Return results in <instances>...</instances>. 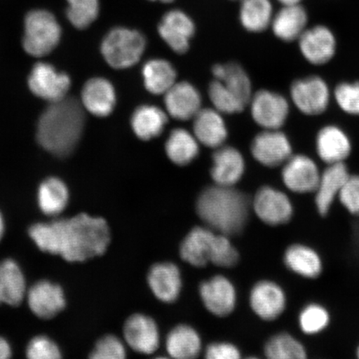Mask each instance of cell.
I'll return each mask as SVG.
<instances>
[{
	"mask_svg": "<svg viewBox=\"0 0 359 359\" xmlns=\"http://www.w3.org/2000/svg\"><path fill=\"white\" fill-rule=\"evenodd\" d=\"M316 150L318 158L326 165L344 163L352 154L353 143L340 126L327 124L318 130Z\"/></svg>",
	"mask_w": 359,
	"mask_h": 359,
	"instance_id": "4fadbf2b",
	"label": "cell"
},
{
	"mask_svg": "<svg viewBox=\"0 0 359 359\" xmlns=\"http://www.w3.org/2000/svg\"><path fill=\"white\" fill-rule=\"evenodd\" d=\"M222 114L215 109H201L193 118V134L202 145L214 149L224 145L228 130Z\"/></svg>",
	"mask_w": 359,
	"mask_h": 359,
	"instance_id": "d4e9b609",
	"label": "cell"
},
{
	"mask_svg": "<svg viewBox=\"0 0 359 359\" xmlns=\"http://www.w3.org/2000/svg\"><path fill=\"white\" fill-rule=\"evenodd\" d=\"M94 359H123L126 349L122 341L114 335H106L97 341L91 355Z\"/></svg>",
	"mask_w": 359,
	"mask_h": 359,
	"instance_id": "b9f144b4",
	"label": "cell"
},
{
	"mask_svg": "<svg viewBox=\"0 0 359 359\" xmlns=\"http://www.w3.org/2000/svg\"><path fill=\"white\" fill-rule=\"evenodd\" d=\"M123 334L129 346L137 353H154L159 347L158 327L151 318L144 314L136 313L128 318Z\"/></svg>",
	"mask_w": 359,
	"mask_h": 359,
	"instance_id": "d6986e66",
	"label": "cell"
},
{
	"mask_svg": "<svg viewBox=\"0 0 359 359\" xmlns=\"http://www.w3.org/2000/svg\"><path fill=\"white\" fill-rule=\"evenodd\" d=\"M28 83L34 95L55 102L64 100L70 88L71 79L69 75L60 73L55 67L39 62L31 71Z\"/></svg>",
	"mask_w": 359,
	"mask_h": 359,
	"instance_id": "7c38bea8",
	"label": "cell"
},
{
	"mask_svg": "<svg viewBox=\"0 0 359 359\" xmlns=\"http://www.w3.org/2000/svg\"><path fill=\"white\" fill-rule=\"evenodd\" d=\"M29 236L43 252L61 255L67 262H83L104 254L110 230L104 219L79 214L51 223H37Z\"/></svg>",
	"mask_w": 359,
	"mask_h": 359,
	"instance_id": "6da1fadb",
	"label": "cell"
},
{
	"mask_svg": "<svg viewBox=\"0 0 359 359\" xmlns=\"http://www.w3.org/2000/svg\"><path fill=\"white\" fill-rule=\"evenodd\" d=\"M333 98L337 106L345 114L359 116V81L337 84Z\"/></svg>",
	"mask_w": 359,
	"mask_h": 359,
	"instance_id": "ab89813d",
	"label": "cell"
},
{
	"mask_svg": "<svg viewBox=\"0 0 359 359\" xmlns=\"http://www.w3.org/2000/svg\"><path fill=\"white\" fill-rule=\"evenodd\" d=\"M142 74L146 89L154 95H164L177 83L174 66L161 58L147 61L142 67Z\"/></svg>",
	"mask_w": 359,
	"mask_h": 359,
	"instance_id": "f546056e",
	"label": "cell"
},
{
	"mask_svg": "<svg viewBox=\"0 0 359 359\" xmlns=\"http://www.w3.org/2000/svg\"><path fill=\"white\" fill-rule=\"evenodd\" d=\"M273 15L271 0H241V24L249 32H263L271 25Z\"/></svg>",
	"mask_w": 359,
	"mask_h": 359,
	"instance_id": "836d02e7",
	"label": "cell"
},
{
	"mask_svg": "<svg viewBox=\"0 0 359 359\" xmlns=\"http://www.w3.org/2000/svg\"><path fill=\"white\" fill-rule=\"evenodd\" d=\"M309 15L302 4L282 6L271 22L273 34L282 41H298L308 28Z\"/></svg>",
	"mask_w": 359,
	"mask_h": 359,
	"instance_id": "cb8c5ba5",
	"label": "cell"
},
{
	"mask_svg": "<svg viewBox=\"0 0 359 359\" xmlns=\"http://www.w3.org/2000/svg\"><path fill=\"white\" fill-rule=\"evenodd\" d=\"M145 36L137 30L118 27L103 39L101 51L103 57L114 69H128L137 64L145 52Z\"/></svg>",
	"mask_w": 359,
	"mask_h": 359,
	"instance_id": "277c9868",
	"label": "cell"
},
{
	"mask_svg": "<svg viewBox=\"0 0 359 359\" xmlns=\"http://www.w3.org/2000/svg\"><path fill=\"white\" fill-rule=\"evenodd\" d=\"M164 103L168 114L178 121L194 118L201 109V93L190 83L179 82L164 94Z\"/></svg>",
	"mask_w": 359,
	"mask_h": 359,
	"instance_id": "e0dca14e",
	"label": "cell"
},
{
	"mask_svg": "<svg viewBox=\"0 0 359 359\" xmlns=\"http://www.w3.org/2000/svg\"><path fill=\"white\" fill-rule=\"evenodd\" d=\"M250 150L255 159L268 168L280 167L294 155L289 137L280 129H264L255 137Z\"/></svg>",
	"mask_w": 359,
	"mask_h": 359,
	"instance_id": "9c48e42d",
	"label": "cell"
},
{
	"mask_svg": "<svg viewBox=\"0 0 359 359\" xmlns=\"http://www.w3.org/2000/svg\"><path fill=\"white\" fill-rule=\"evenodd\" d=\"M210 169L215 184L234 187L245 173V163L241 152L231 146H222L215 149Z\"/></svg>",
	"mask_w": 359,
	"mask_h": 359,
	"instance_id": "ffe728a7",
	"label": "cell"
},
{
	"mask_svg": "<svg viewBox=\"0 0 359 359\" xmlns=\"http://www.w3.org/2000/svg\"><path fill=\"white\" fill-rule=\"evenodd\" d=\"M149 1L152 2H161L164 4H170L175 1V0H149Z\"/></svg>",
	"mask_w": 359,
	"mask_h": 359,
	"instance_id": "681fc988",
	"label": "cell"
},
{
	"mask_svg": "<svg viewBox=\"0 0 359 359\" xmlns=\"http://www.w3.org/2000/svg\"><path fill=\"white\" fill-rule=\"evenodd\" d=\"M250 306L264 320L279 318L286 308V296L280 285L272 281L262 280L255 285L250 295Z\"/></svg>",
	"mask_w": 359,
	"mask_h": 359,
	"instance_id": "ac0fdd59",
	"label": "cell"
},
{
	"mask_svg": "<svg viewBox=\"0 0 359 359\" xmlns=\"http://www.w3.org/2000/svg\"><path fill=\"white\" fill-rule=\"evenodd\" d=\"M326 165L321 172L320 182L314 191L316 210L323 217L330 213L345 182L351 175L346 163Z\"/></svg>",
	"mask_w": 359,
	"mask_h": 359,
	"instance_id": "9a60e30c",
	"label": "cell"
},
{
	"mask_svg": "<svg viewBox=\"0 0 359 359\" xmlns=\"http://www.w3.org/2000/svg\"><path fill=\"white\" fill-rule=\"evenodd\" d=\"M169 355L177 359H193L199 355L201 339L192 327L180 325L170 330L165 341Z\"/></svg>",
	"mask_w": 359,
	"mask_h": 359,
	"instance_id": "4dcf8cb0",
	"label": "cell"
},
{
	"mask_svg": "<svg viewBox=\"0 0 359 359\" xmlns=\"http://www.w3.org/2000/svg\"><path fill=\"white\" fill-rule=\"evenodd\" d=\"M290 97L296 109L302 114L316 116L329 109L333 92L329 83L317 75L294 81L290 86Z\"/></svg>",
	"mask_w": 359,
	"mask_h": 359,
	"instance_id": "8992f818",
	"label": "cell"
},
{
	"mask_svg": "<svg viewBox=\"0 0 359 359\" xmlns=\"http://www.w3.org/2000/svg\"><path fill=\"white\" fill-rule=\"evenodd\" d=\"M253 208L259 219L269 226L288 223L294 215V206L285 193L271 187H263L255 196Z\"/></svg>",
	"mask_w": 359,
	"mask_h": 359,
	"instance_id": "8fae6325",
	"label": "cell"
},
{
	"mask_svg": "<svg viewBox=\"0 0 359 359\" xmlns=\"http://www.w3.org/2000/svg\"><path fill=\"white\" fill-rule=\"evenodd\" d=\"M28 303L35 316L45 320L56 316L66 306L64 290L60 285L47 280L39 281L31 287Z\"/></svg>",
	"mask_w": 359,
	"mask_h": 359,
	"instance_id": "44dd1931",
	"label": "cell"
},
{
	"mask_svg": "<svg viewBox=\"0 0 359 359\" xmlns=\"http://www.w3.org/2000/svg\"><path fill=\"white\" fill-rule=\"evenodd\" d=\"M215 236L208 226L193 228L180 247V255L184 262L198 268L210 263Z\"/></svg>",
	"mask_w": 359,
	"mask_h": 359,
	"instance_id": "603a6c76",
	"label": "cell"
},
{
	"mask_svg": "<svg viewBox=\"0 0 359 359\" xmlns=\"http://www.w3.org/2000/svg\"><path fill=\"white\" fill-rule=\"evenodd\" d=\"M208 93L214 109L221 114H234L245 109L244 103L222 81L214 79L210 84Z\"/></svg>",
	"mask_w": 359,
	"mask_h": 359,
	"instance_id": "f35d334b",
	"label": "cell"
},
{
	"mask_svg": "<svg viewBox=\"0 0 359 359\" xmlns=\"http://www.w3.org/2000/svg\"><path fill=\"white\" fill-rule=\"evenodd\" d=\"M338 201L349 214L359 215V175H350Z\"/></svg>",
	"mask_w": 359,
	"mask_h": 359,
	"instance_id": "ee69618b",
	"label": "cell"
},
{
	"mask_svg": "<svg viewBox=\"0 0 359 359\" xmlns=\"http://www.w3.org/2000/svg\"><path fill=\"white\" fill-rule=\"evenodd\" d=\"M4 234V217H3L2 214H1V212H0V241H1Z\"/></svg>",
	"mask_w": 359,
	"mask_h": 359,
	"instance_id": "c3c4849f",
	"label": "cell"
},
{
	"mask_svg": "<svg viewBox=\"0 0 359 359\" xmlns=\"http://www.w3.org/2000/svg\"><path fill=\"white\" fill-rule=\"evenodd\" d=\"M200 295L205 307L215 316L226 317L236 307V292L234 285L222 276H217L201 283Z\"/></svg>",
	"mask_w": 359,
	"mask_h": 359,
	"instance_id": "2e32d148",
	"label": "cell"
},
{
	"mask_svg": "<svg viewBox=\"0 0 359 359\" xmlns=\"http://www.w3.org/2000/svg\"><path fill=\"white\" fill-rule=\"evenodd\" d=\"M66 15L71 25L79 29L88 28L100 12V0H66Z\"/></svg>",
	"mask_w": 359,
	"mask_h": 359,
	"instance_id": "8d00e7d4",
	"label": "cell"
},
{
	"mask_svg": "<svg viewBox=\"0 0 359 359\" xmlns=\"http://www.w3.org/2000/svg\"><path fill=\"white\" fill-rule=\"evenodd\" d=\"M82 102L85 109L97 116L111 114L116 104V93L109 80L95 78L88 81L82 92Z\"/></svg>",
	"mask_w": 359,
	"mask_h": 359,
	"instance_id": "484cf974",
	"label": "cell"
},
{
	"mask_svg": "<svg viewBox=\"0 0 359 359\" xmlns=\"http://www.w3.org/2000/svg\"><path fill=\"white\" fill-rule=\"evenodd\" d=\"M321 170L316 161L306 155H293L283 165L281 177L285 186L296 194L314 193Z\"/></svg>",
	"mask_w": 359,
	"mask_h": 359,
	"instance_id": "30bf717a",
	"label": "cell"
},
{
	"mask_svg": "<svg viewBox=\"0 0 359 359\" xmlns=\"http://www.w3.org/2000/svg\"><path fill=\"white\" fill-rule=\"evenodd\" d=\"M282 6H290V4H302L303 0H278Z\"/></svg>",
	"mask_w": 359,
	"mask_h": 359,
	"instance_id": "7dc6e473",
	"label": "cell"
},
{
	"mask_svg": "<svg viewBox=\"0 0 359 359\" xmlns=\"http://www.w3.org/2000/svg\"><path fill=\"white\" fill-rule=\"evenodd\" d=\"M214 79L222 81L246 106L252 97V86L248 74L240 65L229 62L212 67Z\"/></svg>",
	"mask_w": 359,
	"mask_h": 359,
	"instance_id": "d6a6232c",
	"label": "cell"
},
{
	"mask_svg": "<svg viewBox=\"0 0 359 359\" xmlns=\"http://www.w3.org/2000/svg\"><path fill=\"white\" fill-rule=\"evenodd\" d=\"M147 281L152 293L164 303L176 302L181 293V271L173 263H157L152 266L148 273Z\"/></svg>",
	"mask_w": 359,
	"mask_h": 359,
	"instance_id": "7402d4cb",
	"label": "cell"
},
{
	"mask_svg": "<svg viewBox=\"0 0 359 359\" xmlns=\"http://www.w3.org/2000/svg\"><path fill=\"white\" fill-rule=\"evenodd\" d=\"M284 262L292 272L305 279H317L324 269L320 255L311 247L302 244L288 247L285 250Z\"/></svg>",
	"mask_w": 359,
	"mask_h": 359,
	"instance_id": "4316f807",
	"label": "cell"
},
{
	"mask_svg": "<svg viewBox=\"0 0 359 359\" xmlns=\"http://www.w3.org/2000/svg\"><path fill=\"white\" fill-rule=\"evenodd\" d=\"M22 47L29 55L43 57L60 41L62 29L56 17L45 10H34L25 19Z\"/></svg>",
	"mask_w": 359,
	"mask_h": 359,
	"instance_id": "5b68a950",
	"label": "cell"
},
{
	"mask_svg": "<svg viewBox=\"0 0 359 359\" xmlns=\"http://www.w3.org/2000/svg\"><path fill=\"white\" fill-rule=\"evenodd\" d=\"M26 294V283L21 269L15 260L0 262V304L17 306Z\"/></svg>",
	"mask_w": 359,
	"mask_h": 359,
	"instance_id": "83f0119b",
	"label": "cell"
},
{
	"mask_svg": "<svg viewBox=\"0 0 359 359\" xmlns=\"http://www.w3.org/2000/svg\"><path fill=\"white\" fill-rule=\"evenodd\" d=\"M85 118L79 102L74 98L51 102L37 128V140L45 150L66 156L77 147L84 128Z\"/></svg>",
	"mask_w": 359,
	"mask_h": 359,
	"instance_id": "7a4b0ae2",
	"label": "cell"
},
{
	"mask_svg": "<svg viewBox=\"0 0 359 359\" xmlns=\"http://www.w3.org/2000/svg\"><path fill=\"white\" fill-rule=\"evenodd\" d=\"M157 30L160 37L172 50L182 55L190 48L191 40L196 33V25L186 12L172 10L161 18Z\"/></svg>",
	"mask_w": 359,
	"mask_h": 359,
	"instance_id": "5bb4252c",
	"label": "cell"
},
{
	"mask_svg": "<svg viewBox=\"0 0 359 359\" xmlns=\"http://www.w3.org/2000/svg\"><path fill=\"white\" fill-rule=\"evenodd\" d=\"M238 262L239 253L229 240V236L219 233L217 234L210 263L219 267L231 268L235 266Z\"/></svg>",
	"mask_w": 359,
	"mask_h": 359,
	"instance_id": "60d3db41",
	"label": "cell"
},
{
	"mask_svg": "<svg viewBox=\"0 0 359 359\" xmlns=\"http://www.w3.org/2000/svg\"><path fill=\"white\" fill-rule=\"evenodd\" d=\"M205 356L209 359H237L241 358V353L231 344L213 343L206 348Z\"/></svg>",
	"mask_w": 359,
	"mask_h": 359,
	"instance_id": "f6af8a7d",
	"label": "cell"
},
{
	"mask_svg": "<svg viewBox=\"0 0 359 359\" xmlns=\"http://www.w3.org/2000/svg\"><path fill=\"white\" fill-rule=\"evenodd\" d=\"M331 316L327 308L320 304H307L299 316V325L304 334L316 335L330 325Z\"/></svg>",
	"mask_w": 359,
	"mask_h": 359,
	"instance_id": "74e56055",
	"label": "cell"
},
{
	"mask_svg": "<svg viewBox=\"0 0 359 359\" xmlns=\"http://www.w3.org/2000/svg\"><path fill=\"white\" fill-rule=\"evenodd\" d=\"M199 143L194 134L186 129L176 128L170 133L165 142V154L174 164L186 165L199 155Z\"/></svg>",
	"mask_w": 359,
	"mask_h": 359,
	"instance_id": "1f68e13d",
	"label": "cell"
},
{
	"mask_svg": "<svg viewBox=\"0 0 359 359\" xmlns=\"http://www.w3.org/2000/svg\"><path fill=\"white\" fill-rule=\"evenodd\" d=\"M250 114L264 129H280L290 115V103L281 94L260 90L250 100Z\"/></svg>",
	"mask_w": 359,
	"mask_h": 359,
	"instance_id": "ba28073f",
	"label": "cell"
},
{
	"mask_svg": "<svg viewBox=\"0 0 359 359\" xmlns=\"http://www.w3.org/2000/svg\"><path fill=\"white\" fill-rule=\"evenodd\" d=\"M168 122V114L158 107L154 105L137 107L131 119L134 133L143 141H149L159 137L163 133Z\"/></svg>",
	"mask_w": 359,
	"mask_h": 359,
	"instance_id": "f1b7e54d",
	"label": "cell"
},
{
	"mask_svg": "<svg viewBox=\"0 0 359 359\" xmlns=\"http://www.w3.org/2000/svg\"><path fill=\"white\" fill-rule=\"evenodd\" d=\"M240 1H241V0H240Z\"/></svg>",
	"mask_w": 359,
	"mask_h": 359,
	"instance_id": "816d5d0a",
	"label": "cell"
},
{
	"mask_svg": "<svg viewBox=\"0 0 359 359\" xmlns=\"http://www.w3.org/2000/svg\"><path fill=\"white\" fill-rule=\"evenodd\" d=\"M12 349L8 341L0 337V359H7L11 357Z\"/></svg>",
	"mask_w": 359,
	"mask_h": 359,
	"instance_id": "bcb514c9",
	"label": "cell"
},
{
	"mask_svg": "<svg viewBox=\"0 0 359 359\" xmlns=\"http://www.w3.org/2000/svg\"><path fill=\"white\" fill-rule=\"evenodd\" d=\"M69 198V190L61 179L48 178L39 187L38 204L45 215L60 214L66 208Z\"/></svg>",
	"mask_w": 359,
	"mask_h": 359,
	"instance_id": "e575fe53",
	"label": "cell"
},
{
	"mask_svg": "<svg viewBox=\"0 0 359 359\" xmlns=\"http://www.w3.org/2000/svg\"><path fill=\"white\" fill-rule=\"evenodd\" d=\"M298 43L304 60L314 66L329 64L334 60L338 48L333 30L324 25L308 27L298 39Z\"/></svg>",
	"mask_w": 359,
	"mask_h": 359,
	"instance_id": "52a82bcc",
	"label": "cell"
},
{
	"mask_svg": "<svg viewBox=\"0 0 359 359\" xmlns=\"http://www.w3.org/2000/svg\"><path fill=\"white\" fill-rule=\"evenodd\" d=\"M356 355L359 358V345H358V346L357 348V350H356Z\"/></svg>",
	"mask_w": 359,
	"mask_h": 359,
	"instance_id": "f907efd6",
	"label": "cell"
},
{
	"mask_svg": "<svg viewBox=\"0 0 359 359\" xmlns=\"http://www.w3.org/2000/svg\"><path fill=\"white\" fill-rule=\"evenodd\" d=\"M196 213L205 226L219 234L232 236L243 231L249 217V201L234 187L214 186L201 191Z\"/></svg>",
	"mask_w": 359,
	"mask_h": 359,
	"instance_id": "3957f363",
	"label": "cell"
},
{
	"mask_svg": "<svg viewBox=\"0 0 359 359\" xmlns=\"http://www.w3.org/2000/svg\"><path fill=\"white\" fill-rule=\"evenodd\" d=\"M27 357L31 359H57L61 358L57 345L46 336H37L27 348Z\"/></svg>",
	"mask_w": 359,
	"mask_h": 359,
	"instance_id": "7bdbcfd3",
	"label": "cell"
},
{
	"mask_svg": "<svg viewBox=\"0 0 359 359\" xmlns=\"http://www.w3.org/2000/svg\"><path fill=\"white\" fill-rule=\"evenodd\" d=\"M264 353L271 359H304L307 351L294 337L282 333L273 336L264 346Z\"/></svg>",
	"mask_w": 359,
	"mask_h": 359,
	"instance_id": "d590c367",
	"label": "cell"
}]
</instances>
